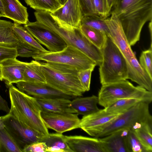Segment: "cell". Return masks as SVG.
<instances>
[{
  "mask_svg": "<svg viewBox=\"0 0 152 152\" xmlns=\"http://www.w3.org/2000/svg\"><path fill=\"white\" fill-rule=\"evenodd\" d=\"M116 15L131 46L140 39L144 25L152 20V0H115L110 12Z\"/></svg>",
  "mask_w": 152,
  "mask_h": 152,
  "instance_id": "cell-1",
  "label": "cell"
},
{
  "mask_svg": "<svg viewBox=\"0 0 152 152\" xmlns=\"http://www.w3.org/2000/svg\"><path fill=\"white\" fill-rule=\"evenodd\" d=\"M34 15L36 21L59 35L67 45L74 47L81 51L94 61L97 65L100 64L102 61L101 50L88 39L80 28L68 29L60 26L48 12L36 11Z\"/></svg>",
  "mask_w": 152,
  "mask_h": 152,
  "instance_id": "cell-2",
  "label": "cell"
},
{
  "mask_svg": "<svg viewBox=\"0 0 152 152\" xmlns=\"http://www.w3.org/2000/svg\"><path fill=\"white\" fill-rule=\"evenodd\" d=\"M8 88L11 103L9 113L42 135L48 134V129L42 119V111L36 98L12 84Z\"/></svg>",
  "mask_w": 152,
  "mask_h": 152,
  "instance_id": "cell-3",
  "label": "cell"
},
{
  "mask_svg": "<svg viewBox=\"0 0 152 152\" xmlns=\"http://www.w3.org/2000/svg\"><path fill=\"white\" fill-rule=\"evenodd\" d=\"M40 68L46 83L69 96H82L86 92L78 79L77 70L58 64L40 62Z\"/></svg>",
  "mask_w": 152,
  "mask_h": 152,
  "instance_id": "cell-4",
  "label": "cell"
},
{
  "mask_svg": "<svg viewBox=\"0 0 152 152\" xmlns=\"http://www.w3.org/2000/svg\"><path fill=\"white\" fill-rule=\"evenodd\" d=\"M102 61L99 66L100 82L102 85L128 79V69L123 55L110 37L106 36L100 49Z\"/></svg>",
  "mask_w": 152,
  "mask_h": 152,
  "instance_id": "cell-5",
  "label": "cell"
},
{
  "mask_svg": "<svg viewBox=\"0 0 152 152\" xmlns=\"http://www.w3.org/2000/svg\"><path fill=\"white\" fill-rule=\"evenodd\" d=\"M98 104L106 108L117 101L133 98L150 104L152 92L138 86H134L126 80L102 85L98 94Z\"/></svg>",
  "mask_w": 152,
  "mask_h": 152,
  "instance_id": "cell-6",
  "label": "cell"
},
{
  "mask_svg": "<svg viewBox=\"0 0 152 152\" xmlns=\"http://www.w3.org/2000/svg\"><path fill=\"white\" fill-rule=\"evenodd\" d=\"M36 61H43L74 69L78 71L88 69L94 70L96 63L76 48L71 46L55 52L41 53L32 57Z\"/></svg>",
  "mask_w": 152,
  "mask_h": 152,
  "instance_id": "cell-7",
  "label": "cell"
},
{
  "mask_svg": "<svg viewBox=\"0 0 152 152\" xmlns=\"http://www.w3.org/2000/svg\"><path fill=\"white\" fill-rule=\"evenodd\" d=\"M150 103L141 101L120 114L95 137H102L124 129L130 130L136 123L152 124V116L149 110Z\"/></svg>",
  "mask_w": 152,
  "mask_h": 152,
  "instance_id": "cell-8",
  "label": "cell"
},
{
  "mask_svg": "<svg viewBox=\"0 0 152 152\" xmlns=\"http://www.w3.org/2000/svg\"><path fill=\"white\" fill-rule=\"evenodd\" d=\"M2 117L5 129L22 152L26 146L40 142L44 136L9 113Z\"/></svg>",
  "mask_w": 152,
  "mask_h": 152,
  "instance_id": "cell-9",
  "label": "cell"
},
{
  "mask_svg": "<svg viewBox=\"0 0 152 152\" xmlns=\"http://www.w3.org/2000/svg\"><path fill=\"white\" fill-rule=\"evenodd\" d=\"M24 27L39 44L45 46L50 52L61 51L67 46L59 35L37 21H28L24 25Z\"/></svg>",
  "mask_w": 152,
  "mask_h": 152,
  "instance_id": "cell-10",
  "label": "cell"
},
{
  "mask_svg": "<svg viewBox=\"0 0 152 152\" xmlns=\"http://www.w3.org/2000/svg\"><path fill=\"white\" fill-rule=\"evenodd\" d=\"M50 14L59 25L68 29L80 28L83 16L78 0H67Z\"/></svg>",
  "mask_w": 152,
  "mask_h": 152,
  "instance_id": "cell-11",
  "label": "cell"
},
{
  "mask_svg": "<svg viewBox=\"0 0 152 152\" xmlns=\"http://www.w3.org/2000/svg\"><path fill=\"white\" fill-rule=\"evenodd\" d=\"M41 115L47 128L62 133L79 128L80 119L75 113H62L42 111Z\"/></svg>",
  "mask_w": 152,
  "mask_h": 152,
  "instance_id": "cell-12",
  "label": "cell"
},
{
  "mask_svg": "<svg viewBox=\"0 0 152 152\" xmlns=\"http://www.w3.org/2000/svg\"><path fill=\"white\" fill-rule=\"evenodd\" d=\"M120 114L108 112L104 108L99 109L91 114L83 116L80 119L79 128L91 136L95 137Z\"/></svg>",
  "mask_w": 152,
  "mask_h": 152,
  "instance_id": "cell-13",
  "label": "cell"
},
{
  "mask_svg": "<svg viewBox=\"0 0 152 152\" xmlns=\"http://www.w3.org/2000/svg\"><path fill=\"white\" fill-rule=\"evenodd\" d=\"M106 19L109 32L108 35L118 48L126 61L136 57L132 50L118 18L114 13Z\"/></svg>",
  "mask_w": 152,
  "mask_h": 152,
  "instance_id": "cell-14",
  "label": "cell"
},
{
  "mask_svg": "<svg viewBox=\"0 0 152 152\" xmlns=\"http://www.w3.org/2000/svg\"><path fill=\"white\" fill-rule=\"evenodd\" d=\"M16 84L20 90L36 98H65L70 99L75 98L53 88L46 83L22 81Z\"/></svg>",
  "mask_w": 152,
  "mask_h": 152,
  "instance_id": "cell-15",
  "label": "cell"
},
{
  "mask_svg": "<svg viewBox=\"0 0 152 152\" xmlns=\"http://www.w3.org/2000/svg\"><path fill=\"white\" fill-rule=\"evenodd\" d=\"M16 58L0 63V80L4 81L7 87L12 83L24 81V72L27 62Z\"/></svg>",
  "mask_w": 152,
  "mask_h": 152,
  "instance_id": "cell-16",
  "label": "cell"
},
{
  "mask_svg": "<svg viewBox=\"0 0 152 152\" xmlns=\"http://www.w3.org/2000/svg\"><path fill=\"white\" fill-rule=\"evenodd\" d=\"M65 139L73 152H106L99 138L65 136Z\"/></svg>",
  "mask_w": 152,
  "mask_h": 152,
  "instance_id": "cell-17",
  "label": "cell"
},
{
  "mask_svg": "<svg viewBox=\"0 0 152 152\" xmlns=\"http://www.w3.org/2000/svg\"><path fill=\"white\" fill-rule=\"evenodd\" d=\"M4 7V17L12 20L15 23L26 24L29 21L27 8L19 0H1Z\"/></svg>",
  "mask_w": 152,
  "mask_h": 152,
  "instance_id": "cell-18",
  "label": "cell"
},
{
  "mask_svg": "<svg viewBox=\"0 0 152 152\" xmlns=\"http://www.w3.org/2000/svg\"><path fill=\"white\" fill-rule=\"evenodd\" d=\"M35 98L42 111L75 113L70 106L71 100L69 99L65 98Z\"/></svg>",
  "mask_w": 152,
  "mask_h": 152,
  "instance_id": "cell-19",
  "label": "cell"
},
{
  "mask_svg": "<svg viewBox=\"0 0 152 152\" xmlns=\"http://www.w3.org/2000/svg\"><path fill=\"white\" fill-rule=\"evenodd\" d=\"M122 130L99 138L106 152H130L126 137L121 136Z\"/></svg>",
  "mask_w": 152,
  "mask_h": 152,
  "instance_id": "cell-20",
  "label": "cell"
},
{
  "mask_svg": "<svg viewBox=\"0 0 152 152\" xmlns=\"http://www.w3.org/2000/svg\"><path fill=\"white\" fill-rule=\"evenodd\" d=\"M98 96L93 95L85 97L75 98L71 100L70 106L78 115L85 116L96 112L99 109L98 107Z\"/></svg>",
  "mask_w": 152,
  "mask_h": 152,
  "instance_id": "cell-21",
  "label": "cell"
},
{
  "mask_svg": "<svg viewBox=\"0 0 152 152\" xmlns=\"http://www.w3.org/2000/svg\"><path fill=\"white\" fill-rule=\"evenodd\" d=\"M40 141L45 143L46 152H73L66 141L65 136L61 133H49L44 136Z\"/></svg>",
  "mask_w": 152,
  "mask_h": 152,
  "instance_id": "cell-22",
  "label": "cell"
},
{
  "mask_svg": "<svg viewBox=\"0 0 152 152\" xmlns=\"http://www.w3.org/2000/svg\"><path fill=\"white\" fill-rule=\"evenodd\" d=\"M11 21L0 19V46L16 48L19 39L14 33Z\"/></svg>",
  "mask_w": 152,
  "mask_h": 152,
  "instance_id": "cell-23",
  "label": "cell"
},
{
  "mask_svg": "<svg viewBox=\"0 0 152 152\" xmlns=\"http://www.w3.org/2000/svg\"><path fill=\"white\" fill-rule=\"evenodd\" d=\"M24 81L46 83L45 78L40 68V63L32 60L27 62L24 72Z\"/></svg>",
  "mask_w": 152,
  "mask_h": 152,
  "instance_id": "cell-24",
  "label": "cell"
},
{
  "mask_svg": "<svg viewBox=\"0 0 152 152\" xmlns=\"http://www.w3.org/2000/svg\"><path fill=\"white\" fill-rule=\"evenodd\" d=\"M13 30L19 41L28 44L39 50L41 52H49L44 48L20 24L14 23L12 26Z\"/></svg>",
  "mask_w": 152,
  "mask_h": 152,
  "instance_id": "cell-25",
  "label": "cell"
},
{
  "mask_svg": "<svg viewBox=\"0 0 152 152\" xmlns=\"http://www.w3.org/2000/svg\"><path fill=\"white\" fill-rule=\"evenodd\" d=\"M132 131L146 152H152V124H142L140 128Z\"/></svg>",
  "mask_w": 152,
  "mask_h": 152,
  "instance_id": "cell-26",
  "label": "cell"
},
{
  "mask_svg": "<svg viewBox=\"0 0 152 152\" xmlns=\"http://www.w3.org/2000/svg\"><path fill=\"white\" fill-rule=\"evenodd\" d=\"M80 28L88 40L99 49L102 48L105 42L106 35L98 30L85 25H81Z\"/></svg>",
  "mask_w": 152,
  "mask_h": 152,
  "instance_id": "cell-27",
  "label": "cell"
},
{
  "mask_svg": "<svg viewBox=\"0 0 152 152\" xmlns=\"http://www.w3.org/2000/svg\"><path fill=\"white\" fill-rule=\"evenodd\" d=\"M106 19L97 15L84 16L81 21L80 25H83L88 26L108 36L109 30Z\"/></svg>",
  "mask_w": 152,
  "mask_h": 152,
  "instance_id": "cell-28",
  "label": "cell"
},
{
  "mask_svg": "<svg viewBox=\"0 0 152 152\" xmlns=\"http://www.w3.org/2000/svg\"><path fill=\"white\" fill-rule=\"evenodd\" d=\"M27 4L36 11L52 12L62 5L58 0H24Z\"/></svg>",
  "mask_w": 152,
  "mask_h": 152,
  "instance_id": "cell-29",
  "label": "cell"
},
{
  "mask_svg": "<svg viewBox=\"0 0 152 152\" xmlns=\"http://www.w3.org/2000/svg\"><path fill=\"white\" fill-rule=\"evenodd\" d=\"M141 101L139 99L133 98L121 99L117 101L104 109L106 111L110 113L121 114L125 112Z\"/></svg>",
  "mask_w": 152,
  "mask_h": 152,
  "instance_id": "cell-30",
  "label": "cell"
},
{
  "mask_svg": "<svg viewBox=\"0 0 152 152\" xmlns=\"http://www.w3.org/2000/svg\"><path fill=\"white\" fill-rule=\"evenodd\" d=\"M0 152H22L5 127L0 130Z\"/></svg>",
  "mask_w": 152,
  "mask_h": 152,
  "instance_id": "cell-31",
  "label": "cell"
},
{
  "mask_svg": "<svg viewBox=\"0 0 152 152\" xmlns=\"http://www.w3.org/2000/svg\"><path fill=\"white\" fill-rule=\"evenodd\" d=\"M16 48L18 56L22 57H33L42 53L35 48L20 41L17 44Z\"/></svg>",
  "mask_w": 152,
  "mask_h": 152,
  "instance_id": "cell-32",
  "label": "cell"
},
{
  "mask_svg": "<svg viewBox=\"0 0 152 152\" xmlns=\"http://www.w3.org/2000/svg\"><path fill=\"white\" fill-rule=\"evenodd\" d=\"M139 63L143 69L152 78V48L142 52Z\"/></svg>",
  "mask_w": 152,
  "mask_h": 152,
  "instance_id": "cell-33",
  "label": "cell"
},
{
  "mask_svg": "<svg viewBox=\"0 0 152 152\" xmlns=\"http://www.w3.org/2000/svg\"><path fill=\"white\" fill-rule=\"evenodd\" d=\"M93 4L96 15L104 19L110 15L111 10L107 0H93Z\"/></svg>",
  "mask_w": 152,
  "mask_h": 152,
  "instance_id": "cell-34",
  "label": "cell"
},
{
  "mask_svg": "<svg viewBox=\"0 0 152 152\" xmlns=\"http://www.w3.org/2000/svg\"><path fill=\"white\" fill-rule=\"evenodd\" d=\"M126 138L130 152H146L133 131L130 130Z\"/></svg>",
  "mask_w": 152,
  "mask_h": 152,
  "instance_id": "cell-35",
  "label": "cell"
},
{
  "mask_svg": "<svg viewBox=\"0 0 152 152\" xmlns=\"http://www.w3.org/2000/svg\"><path fill=\"white\" fill-rule=\"evenodd\" d=\"M93 70L88 69L80 71L77 73L78 79L86 91L90 89L91 75Z\"/></svg>",
  "mask_w": 152,
  "mask_h": 152,
  "instance_id": "cell-36",
  "label": "cell"
},
{
  "mask_svg": "<svg viewBox=\"0 0 152 152\" xmlns=\"http://www.w3.org/2000/svg\"><path fill=\"white\" fill-rule=\"evenodd\" d=\"M16 48L0 46V63L6 60L18 57Z\"/></svg>",
  "mask_w": 152,
  "mask_h": 152,
  "instance_id": "cell-37",
  "label": "cell"
},
{
  "mask_svg": "<svg viewBox=\"0 0 152 152\" xmlns=\"http://www.w3.org/2000/svg\"><path fill=\"white\" fill-rule=\"evenodd\" d=\"M84 16L96 15L94 11L93 0H78Z\"/></svg>",
  "mask_w": 152,
  "mask_h": 152,
  "instance_id": "cell-38",
  "label": "cell"
},
{
  "mask_svg": "<svg viewBox=\"0 0 152 152\" xmlns=\"http://www.w3.org/2000/svg\"><path fill=\"white\" fill-rule=\"evenodd\" d=\"M47 146L43 142H38L31 144L26 146L23 152H46Z\"/></svg>",
  "mask_w": 152,
  "mask_h": 152,
  "instance_id": "cell-39",
  "label": "cell"
},
{
  "mask_svg": "<svg viewBox=\"0 0 152 152\" xmlns=\"http://www.w3.org/2000/svg\"><path fill=\"white\" fill-rule=\"evenodd\" d=\"M0 110L3 111L7 113H9L10 108L8 105L7 102L0 95Z\"/></svg>",
  "mask_w": 152,
  "mask_h": 152,
  "instance_id": "cell-40",
  "label": "cell"
},
{
  "mask_svg": "<svg viewBox=\"0 0 152 152\" xmlns=\"http://www.w3.org/2000/svg\"><path fill=\"white\" fill-rule=\"evenodd\" d=\"M142 126V124L139 122H136L133 125L131 129L132 131H134L137 129L140 128Z\"/></svg>",
  "mask_w": 152,
  "mask_h": 152,
  "instance_id": "cell-41",
  "label": "cell"
},
{
  "mask_svg": "<svg viewBox=\"0 0 152 152\" xmlns=\"http://www.w3.org/2000/svg\"><path fill=\"white\" fill-rule=\"evenodd\" d=\"M129 130H130L129 129H122L121 133V136L122 137L127 136L129 134Z\"/></svg>",
  "mask_w": 152,
  "mask_h": 152,
  "instance_id": "cell-42",
  "label": "cell"
},
{
  "mask_svg": "<svg viewBox=\"0 0 152 152\" xmlns=\"http://www.w3.org/2000/svg\"><path fill=\"white\" fill-rule=\"evenodd\" d=\"M0 13L4 17V7L1 0H0Z\"/></svg>",
  "mask_w": 152,
  "mask_h": 152,
  "instance_id": "cell-43",
  "label": "cell"
},
{
  "mask_svg": "<svg viewBox=\"0 0 152 152\" xmlns=\"http://www.w3.org/2000/svg\"><path fill=\"white\" fill-rule=\"evenodd\" d=\"M150 31V34L151 35V47H152V20L150 21V22L149 24L148 25Z\"/></svg>",
  "mask_w": 152,
  "mask_h": 152,
  "instance_id": "cell-44",
  "label": "cell"
},
{
  "mask_svg": "<svg viewBox=\"0 0 152 152\" xmlns=\"http://www.w3.org/2000/svg\"><path fill=\"white\" fill-rule=\"evenodd\" d=\"M109 7L110 10L113 5L115 0H107Z\"/></svg>",
  "mask_w": 152,
  "mask_h": 152,
  "instance_id": "cell-45",
  "label": "cell"
},
{
  "mask_svg": "<svg viewBox=\"0 0 152 152\" xmlns=\"http://www.w3.org/2000/svg\"><path fill=\"white\" fill-rule=\"evenodd\" d=\"M5 128V125L2 116H0V130Z\"/></svg>",
  "mask_w": 152,
  "mask_h": 152,
  "instance_id": "cell-46",
  "label": "cell"
},
{
  "mask_svg": "<svg viewBox=\"0 0 152 152\" xmlns=\"http://www.w3.org/2000/svg\"><path fill=\"white\" fill-rule=\"evenodd\" d=\"M61 4L62 5L66 2L67 0H58Z\"/></svg>",
  "mask_w": 152,
  "mask_h": 152,
  "instance_id": "cell-47",
  "label": "cell"
},
{
  "mask_svg": "<svg viewBox=\"0 0 152 152\" xmlns=\"http://www.w3.org/2000/svg\"><path fill=\"white\" fill-rule=\"evenodd\" d=\"M1 17H3V16L0 13V18H1Z\"/></svg>",
  "mask_w": 152,
  "mask_h": 152,
  "instance_id": "cell-48",
  "label": "cell"
}]
</instances>
